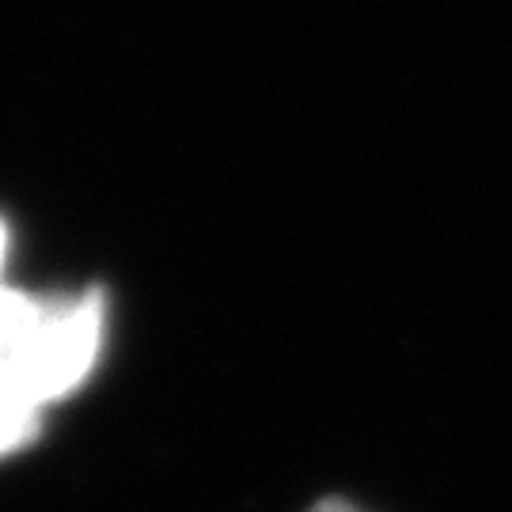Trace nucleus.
<instances>
[{"label":"nucleus","instance_id":"f257e3e1","mask_svg":"<svg viewBox=\"0 0 512 512\" xmlns=\"http://www.w3.org/2000/svg\"><path fill=\"white\" fill-rule=\"evenodd\" d=\"M103 300L0 289V456L38 433V414L69 395L99 357Z\"/></svg>","mask_w":512,"mask_h":512},{"label":"nucleus","instance_id":"7ed1b4c3","mask_svg":"<svg viewBox=\"0 0 512 512\" xmlns=\"http://www.w3.org/2000/svg\"><path fill=\"white\" fill-rule=\"evenodd\" d=\"M4 255H8V232H4V224H0V270H4ZM4 289V285H0Z\"/></svg>","mask_w":512,"mask_h":512},{"label":"nucleus","instance_id":"f03ea898","mask_svg":"<svg viewBox=\"0 0 512 512\" xmlns=\"http://www.w3.org/2000/svg\"><path fill=\"white\" fill-rule=\"evenodd\" d=\"M311 512H361V509H353L346 501H323V505H315Z\"/></svg>","mask_w":512,"mask_h":512}]
</instances>
